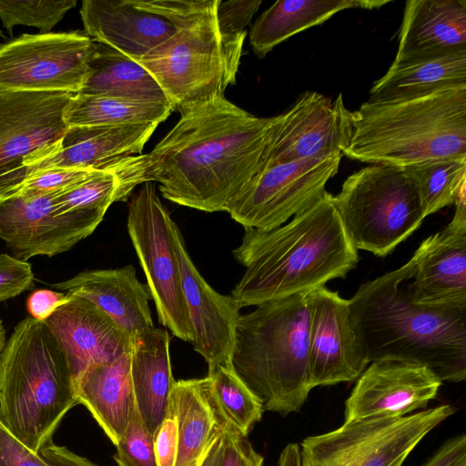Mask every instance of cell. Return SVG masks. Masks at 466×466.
Wrapping results in <instances>:
<instances>
[{
  "instance_id": "obj_1",
  "label": "cell",
  "mask_w": 466,
  "mask_h": 466,
  "mask_svg": "<svg viewBox=\"0 0 466 466\" xmlns=\"http://www.w3.org/2000/svg\"><path fill=\"white\" fill-rule=\"evenodd\" d=\"M272 117H258L218 97L181 115L147 154L116 161L121 199L157 182L167 199L205 212L227 211L259 172Z\"/></svg>"
},
{
  "instance_id": "obj_2",
  "label": "cell",
  "mask_w": 466,
  "mask_h": 466,
  "mask_svg": "<svg viewBox=\"0 0 466 466\" xmlns=\"http://www.w3.org/2000/svg\"><path fill=\"white\" fill-rule=\"evenodd\" d=\"M245 272L231 291L241 308L307 293L356 268L353 247L333 195L323 196L289 222L271 228H245L233 250Z\"/></svg>"
},
{
  "instance_id": "obj_3",
  "label": "cell",
  "mask_w": 466,
  "mask_h": 466,
  "mask_svg": "<svg viewBox=\"0 0 466 466\" xmlns=\"http://www.w3.org/2000/svg\"><path fill=\"white\" fill-rule=\"evenodd\" d=\"M410 259L360 286L349 299L369 362L396 360L427 367L441 381L466 379V309H440L412 303L406 285Z\"/></svg>"
},
{
  "instance_id": "obj_4",
  "label": "cell",
  "mask_w": 466,
  "mask_h": 466,
  "mask_svg": "<svg viewBox=\"0 0 466 466\" xmlns=\"http://www.w3.org/2000/svg\"><path fill=\"white\" fill-rule=\"evenodd\" d=\"M342 155L405 167L436 159H466V85L403 100L364 102L352 112Z\"/></svg>"
},
{
  "instance_id": "obj_5",
  "label": "cell",
  "mask_w": 466,
  "mask_h": 466,
  "mask_svg": "<svg viewBox=\"0 0 466 466\" xmlns=\"http://www.w3.org/2000/svg\"><path fill=\"white\" fill-rule=\"evenodd\" d=\"M78 404L66 358L45 321H19L0 352V419L39 453Z\"/></svg>"
},
{
  "instance_id": "obj_6",
  "label": "cell",
  "mask_w": 466,
  "mask_h": 466,
  "mask_svg": "<svg viewBox=\"0 0 466 466\" xmlns=\"http://www.w3.org/2000/svg\"><path fill=\"white\" fill-rule=\"evenodd\" d=\"M307 293L258 305L237 323L233 369L264 410L282 416L299 411L310 391Z\"/></svg>"
},
{
  "instance_id": "obj_7",
  "label": "cell",
  "mask_w": 466,
  "mask_h": 466,
  "mask_svg": "<svg viewBox=\"0 0 466 466\" xmlns=\"http://www.w3.org/2000/svg\"><path fill=\"white\" fill-rule=\"evenodd\" d=\"M216 6L135 60L153 76L180 116L224 97L226 88L236 84L246 36L222 35Z\"/></svg>"
},
{
  "instance_id": "obj_8",
  "label": "cell",
  "mask_w": 466,
  "mask_h": 466,
  "mask_svg": "<svg viewBox=\"0 0 466 466\" xmlns=\"http://www.w3.org/2000/svg\"><path fill=\"white\" fill-rule=\"evenodd\" d=\"M333 198L353 247L379 257L390 254L426 218L416 187L401 167L361 168Z\"/></svg>"
},
{
  "instance_id": "obj_9",
  "label": "cell",
  "mask_w": 466,
  "mask_h": 466,
  "mask_svg": "<svg viewBox=\"0 0 466 466\" xmlns=\"http://www.w3.org/2000/svg\"><path fill=\"white\" fill-rule=\"evenodd\" d=\"M450 404L402 417H372L309 436L299 447L300 466H401L419 442L453 415Z\"/></svg>"
},
{
  "instance_id": "obj_10",
  "label": "cell",
  "mask_w": 466,
  "mask_h": 466,
  "mask_svg": "<svg viewBox=\"0 0 466 466\" xmlns=\"http://www.w3.org/2000/svg\"><path fill=\"white\" fill-rule=\"evenodd\" d=\"M127 230L147 278L158 319L178 339L191 340L173 244V219L153 183L146 182L128 199Z\"/></svg>"
},
{
  "instance_id": "obj_11",
  "label": "cell",
  "mask_w": 466,
  "mask_h": 466,
  "mask_svg": "<svg viewBox=\"0 0 466 466\" xmlns=\"http://www.w3.org/2000/svg\"><path fill=\"white\" fill-rule=\"evenodd\" d=\"M218 0H84L86 35L137 60L212 10Z\"/></svg>"
},
{
  "instance_id": "obj_12",
  "label": "cell",
  "mask_w": 466,
  "mask_h": 466,
  "mask_svg": "<svg viewBox=\"0 0 466 466\" xmlns=\"http://www.w3.org/2000/svg\"><path fill=\"white\" fill-rule=\"evenodd\" d=\"M342 156H317L267 167L239 191L227 212L244 228L279 227L323 196Z\"/></svg>"
},
{
  "instance_id": "obj_13",
  "label": "cell",
  "mask_w": 466,
  "mask_h": 466,
  "mask_svg": "<svg viewBox=\"0 0 466 466\" xmlns=\"http://www.w3.org/2000/svg\"><path fill=\"white\" fill-rule=\"evenodd\" d=\"M73 95L0 89V193L16 192L26 178L25 167L62 138Z\"/></svg>"
},
{
  "instance_id": "obj_14",
  "label": "cell",
  "mask_w": 466,
  "mask_h": 466,
  "mask_svg": "<svg viewBox=\"0 0 466 466\" xmlns=\"http://www.w3.org/2000/svg\"><path fill=\"white\" fill-rule=\"evenodd\" d=\"M93 47L81 32L23 34L0 45V89L76 94Z\"/></svg>"
},
{
  "instance_id": "obj_15",
  "label": "cell",
  "mask_w": 466,
  "mask_h": 466,
  "mask_svg": "<svg viewBox=\"0 0 466 466\" xmlns=\"http://www.w3.org/2000/svg\"><path fill=\"white\" fill-rule=\"evenodd\" d=\"M352 128V112L342 94L332 102L318 92H304L288 110L272 116L259 172L277 164L342 154Z\"/></svg>"
},
{
  "instance_id": "obj_16",
  "label": "cell",
  "mask_w": 466,
  "mask_h": 466,
  "mask_svg": "<svg viewBox=\"0 0 466 466\" xmlns=\"http://www.w3.org/2000/svg\"><path fill=\"white\" fill-rule=\"evenodd\" d=\"M308 386H330L357 380L370 364L349 299L325 286L307 293Z\"/></svg>"
},
{
  "instance_id": "obj_17",
  "label": "cell",
  "mask_w": 466,
  "mask_h": 466,
  "mask_svg": "<svg viewBox=\"0 0 466 466\" xmlns=\"http://www.w3.org/2000/svg\"><path fill=\"white\" fill-rule=\"evenodd\" d=\"M451 222L424 239L410 260V300L440 309H466V185L454 202Z\"/></svg>"
},
{
  "instance_id": "obj_18",
  "label": "cell",
  "mask_w": 466,
  "mask_h": 466,
  "mask_svg": "<svg viewBox=\"0 0 466 466\" xmlns=\"http://www.w3.org/2000/svg\"><path fill=\"white\" fill-rule=\"evenodd\" d=\"M57 192L18 189L0 200V238L12 256L26 261L71 249L96 228L73 214L55 211Z\"/></svg>"
},
{
  "instance_id": "obj_19",
  "label": "cell",
  "mask_w": 466,
  "mask_h": 466,
  "mask_svg": "<svg viewBox=\"0 0 466 466\" xmlns=\"http://www.w3.org/2000/svg\"><path fill=\"white\" fill-rule=\"evenodd\" d=\"M441 380L427 367L396 360L370 362L345 401L344 421L397 418L425 410Z\"/></svg>"
},
{
  "instance_id": "obj_20",
  "label": "cell",
  "mask_w": 466,
  "mask_h": 466,
  "mask_svg": "<svg viewBox=\"0 0 466 466\" xmlns=\"http://www.w3.org/2000/svg\"><path fill=\"white\" fill-rule=\"evenodd\" d=\"M172 237L181 287L191 327V344L208 370L232 364L240 307L232 296L218 293L191 260L181 232L174 222Z\"/></svg>"
},
{
  "instance_id": "obj_21",
  "label": "cell",
  "mask_w": 466,
  "mask_h": 466,
  "mask_svg": "<svg viewBox=\"0 0 466 466\" xmlns=\"http://www.w3.org/2000/svg\"><path fill=\"white\" fill-rule=\"evenodd\" d=\"M67 296L45 323L66 358L76 386L89 368L131 350L132 341L93 302L77 295Z\"/></svg>"
},
{
  "instance_id": "obj_22",
  "label": "cell",
  "mask_w": 466,
  "mask_h": 466,
  "mask_svg": "<svg viewBox=\"0 0 466 466\" xmlns=\"http://www.w3.org/2000/svg\"><path fill=\"white\" fill-rule=\"evenodd\" d=\"M157 126L147 123L68 127L56 146L25 167L26 177L50 167L109 169L117 159L142 154Z\"/></svg>"
},
{
  "instance_id": "obj_23",
  "label": "cell",
  "mask_w": 466,
  "mask_h": 466,
  "mask_svg": "<svg viewBox=\"0 0 466 466\" xmlns=\"http://www.w3.org/2000/svg\"><path fill=\"white\" fill-rule=\"evenodd\" d=\"M51 287L93 302L131 341L138 334L154 327L148 286L138 280L132 265L82 271Z\"/></svg>"
},
{
  "instance_id": "obj_24",
  "label": "cell",
  "mask_w": 466,
  "mask_h": 466,
  "mask_svg": "<svg viewBox=\"0 0 466 466\" xmlns=\"http://www.w3.org/2000/svg\"><path fill=\"white\" fill-rule=\"evenodd\" d=\"M398 44L397 62L466 51V0L407 1Z\"/></svg>"
},
{
  "instance_id": "obj_25",
  "label": "cell",
  "mask_w": 466,
  "mask_h": 466,
  "mask_svg": "<svg viewBox=\"0 0 466 466\" xmlns=\"http://www.w3.org/2000/svg\"><path fill=\"white\" fill-rule=\"evenodd\" d=\"M167 414L177 426V449L174 466H199L216 437L230 423L222 411L210 379L176 380Z\"/></svg>"
},
{
  "instance_id": "obj_26",
  "label": "cell",
  "mask_w": 466,
  "mask_h": 466,
  "mask_svg": "<svg viewBox=\"0 0 466 466\" xmlns=\"http://www.w3.org/2000/svg\"><path fill=\"white\" fill-rule=\"evenodd\" d=\"M166 329L151 328L132 341L131 380L138 413L153 435L167 416L175 380Z\"/></svg>"
},
{
  "instance_id": "obj_27",
  "label": "cell",
  "mask_w": 466,
  "mask_h": 466,
  "mask_svg": "<svg viewBox=\"0 0 466 466\" xmlns=\"http://www.w3.org/2000/svg\"><path fill=\"white\" fill-rule=\"evenodd\" d=\"M132 350V349H131ZM84 405L116 446L136 405L131 380V350L86 370L76 383Z\"/></svg>"
},
{
  "instance_id": "obj_28",
  "label": "cell",
  "mask_w": 466,
  "mask_h": 466,
  "mask_svg": "<svg viewBox=\"0 0 466 466\" xmlns=\"http://www.w3.org/2000/svg\"><path fill=\"white\" fill-rule=\"evenodd\" d=\"M388 3L387 0H279L256 20L249 33V44L255 55L263 58L283 41L323 24L340 11L380 8Z\"/></svg>"
},
{
  "instance_id": "obj_29",
  "label": "cell",
  "mask_w": 466,
  "mask_h": 466,
  "mask_svg": "<svg viewBox=\"0 0 466 466\" xmlns=\"http://www.w3.org/2000/svg\"><path fill=\"white\" fill-rule=\"evenodd\" d=\"M466 85V51L443 56L393 61L370 90L369 102L403 100Z\"/></svg>"
},
{
  "instance_id": "obj_30",
  "label": "cell",
  "mask_w": 466,
  "mask_h": 466,
  "mask_svg": "<svg viewBox=\"0 0 466 466\" xmlns=\"http://www.w3.org/2000/svg\"><path fill=\"white\" fill-rule=\"evenodd\" d=\"M93 41L89 72L78 93L170 104L158 83L143 66L116 49Z\"/></svg>"
},
{
  "instance_id": "obj_31",
  "label": "cell",
  "mask_w": 466,
  "mask_h": 466,
  "mask_svg": "<svg viewBox=\"0 0 466 466\" xmlns=\"http://www.w3.org/2000/svg\"><path fill=\"white\" fill-rule=\"evenodd\" d=\"M172 111L170 104L76 93L65 109L64 120L67 127L159 124Z\"/></svg>"
},
{
  "instance_id": "obj_32",
  "label": "cell",
  "mask_w": 466,
  "mask_h": 466,
  "mask_svg": "<svg viewBox=\"0 0 466 466\" xmlns=\"http://www.w3.org/2000/svg\"><path fill=\"white\" fill-rule=\"evenodd\" d=\"M121 181L115 163L106 170H96L83 181L57 192L55 211L73 214L96 228L109 206L121 201Z\"/></svg>"
},
{
  "instance_id": "obj_33",
  "label": "cell",
  "mask_w": 466,
  "mask_h": 466,
  "mask_svg": "<svg viewBox=\"0 0 466 466\" xmlns=\"http://www.w3.org/2000/svg\"><path fill=\"white\" fill-rule=\"evenodd\" d=\"M402 168L416 187L425 217L454 204L466 185V159H436Z\"/></svg>"
},
{
  "instance_id": "obj_34",
  "label": "cell",
  "mask_w": 466,
  "mask_h": 466,
  "mask_svg": "<svg viewBox=\"0 0 466 466\" xmlns=\"http://www.w3.org/2000/svg\"><path fill=\"white\" fill-rule=\"evenodd\" d=\"M216 399L228 421L248 436L264 412L258 397L238 376L232 364L208 370Z\"/></svg>"
},
{
  "instance_id": "obj_35",
  "label": "cell",
  "mask_w": 466,
  "mask_h": 466,
  "mask_svg": "<svg viewBox=\"0 0 466 466\" xmlns=\"http://www.w3.org/2000/svg\"><path fill=\"white\" fill-rule=\"evenodd\" d=\"M76 5V0H0V19L10 35L17 25L35 26L41 34H46Z\"/></svg>"
},
{
  "instance_id": "obj_36",
  "label": "cell",
  "mask_w": 466,
  "mask_h": 466,
  "mask_svg": "<svg viewBox=\"0 0 466 466\" xmlns=\"http://www.w3.org/2000/svg\"><path fill=\"white\" fill-rule=\"evenodd\" d=\"M116 447L114 460L118 466H157L153 435L145 426L137 405Z\"/></svg>"
},
{
  "instance_id": "obj_37",
  "label": "cell",
  "mask_w": 466,
  "mask_h": 466,
  "mask_svg": "<svg viewBox=\"0 0 466 466\" xmlns=\"http://www.w3.org/2000/svg\"><path fill=\"white\" fill-rule=\"evenodd\" d=\"M261 3L260 0H218L216 20L220 34L227 37L246 36L245 28Z\"/></svg>"
},
{
  "instance_id": "obj_38",
  "label": "cell",
  "mask_w": 466,
  "mask_h": 466,
  "mask_svg": "<svg viewBox=\"0 0 466 466\" xmlns=\"http://www.w3.org/2000/svg\"><path fill=\"white\" fill-rule=\"evenodd\" d=\"M96 170L50 167L29 175L20 189L32 192H60L89 177Z\"/></svg>"
},
{
  "instance_id": "obj_39",
  "label": "cell",
  "mask_w": 466,
  "mask_h": 466,
  "mask_svg": "<svg viewBox=\"0 0 466 466\" xmlns=\"http://www.w3.org/2000/svg\"><path fill=\"white\" fill-rule=\"evenodd\" d=\"M34 280L30 263L12 255L0 254V302L28 290Z\"/></svg>"
},
{
  "instance_id": "obj_40",
  "label": "cell",
  "mask_w": 466,
  "mask_h": 466,
  "mask_svg": "<svg viewBox=\"0 0 466 466\" xmlns=\"http://www.w3.org/2000/svg\"><path fill=\"white\" fill-rule=\"evenodd\" d=\"M219 466H262L264 458L255 451L247 436L231 423L223 431Z\"/></svg>"
},
{
  "instance_id": "obj_41",
  "label": "cell",
  "mask_w": 466,
  "mask_h": 466,
  "mask_svg": "<svg viewBox=\"0 0 466 466\" xmlns=\"http://www.w3.org/2000/svg\"><path fill=\"white\" fill-rule=\"evenodd\" d=\"M0 466H49L39 453L20 442L0 419Z\"/></svg>"
},
{
  "instance_id": "obj_42",
  "label": "cell",
  "mask_w": 466,
  "mask_h": 466,
  "mask_svg": "<svg viewBox=\"0 0 466 466\" xmlns=\"http://www.w3.org/2000/svg\"><path fill=\"white\" fill-rule=\"evenodd\" d=\"M154 451L157 466H174L177 449L176 419L167 414L153 434Z\"/></svg>"
},
{
  "instance_id": "obj_43",
  "label": "cell",
  "mask_w": 466,
  "mask_h": 466,
  "mask_svg": "<svg viewBox=\"0 0 466 466\" xmlns=\"http://www.w3.org/2000/svg\"><path fill=\"white\" fill-rule=\"evenodd\" d=\"M420 466H466V434L448 439Z\"/></svg>"
},
{
  "instance_id": "obj_44",
  "label": "cell",
  "mask_w": 466,
  "mask_h": 466,
  "mask_svg": "<svg viewBox=\"0 0 466 466\" xmlns=\"http://www.w3.org/2000/svg\"><path fill=\"white\" fill-rule=\"evenodd\" d=\"M68 299L65 292L52 289H37L32 292L26 300L30 317L45 321Z\"/></svg>"
},
{
  "instance_id": "obj_45",
  "label": "cell",
  "mask_w": 466,
  "mask_h": 466,
  "mask_svg": "<svg viewBox=\"0 0 466 466\" xmlns=\"http://www.w3.org/2000/svg\"><path fill=\"white\" fill-rule=\"evenodd\" d=\"M39 455L49 466H97L65 446L49 441L39 451Z\"/></svg>"
},
{
  "instance_id": "obj_46",
  "label": "cell",
  "mask_w": 466,
  "mask_h": 466,
  "mask_svg": "<svg viewBox=\"0 0 466 466\" xmlns=\"http://www.w3.org/2000/svg\"><path fill=\"white\" fill-rule=\"evenodd\" d=\"M222 435L223 432L212 441L205 452L199 466H219L223 451Z\"/></svg>"
},
{
  "instance_id": "obj_47",
  "label": "cell",
  "mask_w": 466,
  "mask_h": 466,
  "mask_svg": "<svg viewBox=\"0 0 466 466\" xmlns=\"http://www.w3.org/2000/svg\"><path fill=\"white\" fill-rule=\"evenodd\" d=\"M278 466H300L299 446L288 444L280 453Z\"/></svg>"
},
{
  "instance_id": "obj_48",
  "label": "cell",
  "mask_w": 466,
  "mask_h": 466,
  "mask_svg": "<svg viewBox=\"0 0 466 466\" xmlns=\"http://www.w3.org/2000/svg\"><path fill=\"white\" fill-rule=\"evenodd\" d=\"M6 341V335H5V329L3 324L2 319H0V352L5 346Z\"/></svg>"
},
{
  "instance_id": "obj_49",
  "label": "cell",
  "mask_w": 466,
  "mask_h": 466,
  "mask_svg": "<svg viewBox=\"0 0 466 466\" xmlns=\"http://www.w3.org/2000/svg\"><path fill=\"white\" fill-rule=\"evenodd\" d=\"M7 196H9V195H5V194L0 193V200L6 198Z\"/></svg>"
},
{
  "instance_id": "obj_50",
  "label": "cell",
  "mask_w": 466,
  "mask_h": 466,
  "mask_svg": "<svg viewBox=\"0 0 466 466\" xmlns=\"http://www.w3.org/2000/svg\"><path fill=\"white\" fill-rule=\"evenodd\" d=\"M3 35H3L2 31L0 30V36H3Z\"/></svg>"
}]
</instances>
